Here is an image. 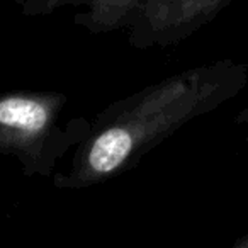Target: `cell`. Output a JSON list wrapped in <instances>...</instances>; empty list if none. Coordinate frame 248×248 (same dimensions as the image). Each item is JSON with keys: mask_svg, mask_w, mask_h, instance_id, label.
<instances>
[{"mask_svg": "<svg viewBox=\"0 0 248 248\" xmlns=\"http://www.w3.org/2000/svg\"><path fill=\"white\" fill-rule=\"evenodd\" d=\"M49 109L45 102L29 97H5L0 102V123L4 131H12L19 138L36 136L48 126Z\"/></svg>", "mask_w": 248, "mask_h": 248, "instance_id": "6da1fadb", "label": "cell"}, {"mask_svg": "<svg viewBox=\"0 0 248 248\" xmlns=\"http://www.w3.org/2000/svg\"><path fill=\"white\" fill-rule=\"evenodd\" d=\"M238 123H247L248 124V107L245 110H241V114L238 116Z\"/></svg>", "mask_w": 248, "mask_h": 248, "instance_id": "7a4b0ae2", "label": "cell"}, {"mask_svg": "<svg viewBox=\"0 0 248 248\" xmlns=\"http://www.w3.org/2000/svg\"><path fill=\"white\" fill-rule=\"evenodd\" d=\"M243 245H245V247H248V240H247V241H245V243H243Z\"/></svg>", "mask_w": 248, "mask_h": 248, "instance_id": "3957f363", "label": "cell"}]
</instances>
